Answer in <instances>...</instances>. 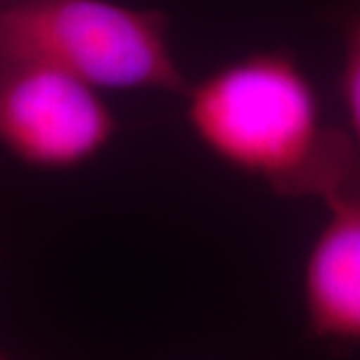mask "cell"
Segmentation results:
<instances>
[{"mask_svg":"<svg viewBox=\"0 0 360 360\" xmlns=\"http://www.w3.org/2000/svg\"><path fill=\"white\" fill-rule=\"evenodd\" d=\"M4 2H11V0H0V4H4Z\"/></svg>","mask_w":360,"mask_h":360,"instance_id":"cell-6","label":"cell"},{"mask_svg":"<svg viewBox=\"0 0 360 360\" xmlns=\"http://www.w3.org/2000/svg\"><path fill=\"white\" fill-rule=\"evenodd\" d=\"M340 92L348 118V134L360 156V16L348 26L345 60L340 72Z\"/></svg>","mask_w":360,"mask_h":360,"instance_id":"cell-5","label":"cell"},{"mask_svg":"<svg viewBox=\"0 0 360 360\" xmlns=\"http://www.w3.org/2000/svg\"><path fill=\"white\" fill-rule=\"evenodd\" d=\"M196 141L283 198H330L360 179L348 132L322 115L314 84L288 51H258L184 92Z\"/></svg>","mask_w":360,"mask_h":360,"instance_id":"cell-1","label":"cell"},{"mask_svg":"<svg viewBox=\"0 0 360 360\" xmlns=\"http://www.w3.org/2000/svg\"><path fill=\"white\" fill-rule=\"evenodd\" d=\"M324 202L302 274L307 326L314 338L360 345V179Z\"/></svg>","mask_w":360,"mask_h":360,"instance_id":"cell-4","label":"cell"},{"mask_svg":"<svg viewBox=\"0 0 360 360\" xmlns=\"http://www.w3.org/2000/svg\"><path fill=\"white\" fill-rule=\"evenodd\" d=\"M44 66L104 90L182 94L168 16L112 0H11L0 4V70Z\"/></svg>","mask_w":360,"mask_h":360,"instance_id":"cell-2","label":"cell"},{"mask_svg":"<svg viewBox=\"0 0 360 360\" xmlns=\"http://www.w3.org/2000/svg\"><path fill=\"white\" fill-rule=\"evenodd\" d=\"M120 130L101 90L44 66L0 70V146L40 170H75Z\"/></svg>","mask_w":360,"mask_h":360,"instance_id":"cell-3","label":"cell"}]
</instances>
